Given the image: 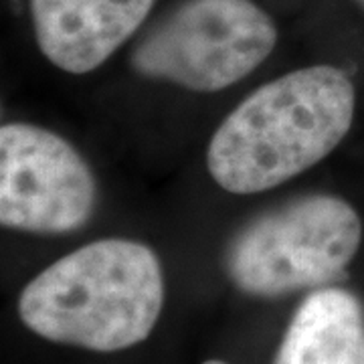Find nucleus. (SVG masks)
Masks as SVG:
<instances>
[{
	"label": "nucleus",
	"mask_w": 364,
	"mask_h": 364,
	"mask_svg": "<svg viewBox=\"0 0 364 364\" xmlns=\"http://www.w3.org/2000/svg\"><path fill=\"white\" fill-rule=\"evenodd\" d=\"M277 26L253 0H184L130 55L138 75L215 93L251 75L277 45Z\"/></svg>",
	"instance_id": "20e7f679"
},
{
	"label": "nucleus",
	"mask_w": 364,
	"mask_h": 364,
	"mask_svg": "<svg viewBox=\"0 0 364 364\" xmlns=\"http://www.w3.org/2000/svg\"><path fill=\"white\" fill-rule=\"evenodd\" d=\"M97 184L61 134L28 122L0 128V223L4 229L63 235L90 221Z\"/></svg>",
	"instance_id": "39448f33"
},
{
	"label": "nucleus",
	"mask_w": 364,
	"mask_h": 364,
	"mask_svg": "<svg viewBox=\"0 0 364 364\" xmlns=\"http://www.w3.org/2000/svg\"><path fill=\"white\" fill-rule=\"evenodd\" d=\"M354 2H356V4H358V6L364 11V0H354Z\"/></svg>",
	"instance_id": "9d476101"
},
{
	"label": "nucleus",
	"mask_w": 364,
	"mask_h": 364,
	"mask_svg": "<svg viewBox=\"0 0 364 364\" xmlns=\"http://www.w3.org/2000/svg\"><path fill=\"white\" fill-rule=\"evenodd\" d=\"M203 364H227V363H223V360H207V363H203Z\"/></svg>",
	"instance_id": "1a4fd4ad"
},
{
	"label": "nucleus",
	"mask_w": 364,
	"mask_h": 364,
	"mask_svg": "<svg viewBox=\"0 0 364 364\" xmlns=\"http://www.w3.org/2000/svg\"><path fill=\"white\" fill-rule=\"evenodd\" d=\"M364 342V310L342 287H320L287 326L273 364H354Z\"/></svg>",
	"instance_id": "0eeeda50"
},
{
	"label": "nucleus",
	"mask_w": 364,
	"mask_h": 364,
	"mask_svg": "<svg viewBox=\"0 0 364 364\" xmlns=\"http://www.w3.org/2000/svg\"><path fill=\"white\" fill-rule=\"evenodd\" d=\"M164 308V272L140 241L107 237L53 261L18 298V316L37 336L91 352L142 344Z\"/></svg>",
	"instance_id": "f03ea898"
},
{
	"label": "nucleus",
	"mask_w": 364,
	"mask_h": 364,
	"mask_svg": "<svg viewBox=\"0 0 364 364\" xmlns=\"http://www.w3.org/2000/svg\"><path fill=\"white\" fill-rule=\"evenodd\" d=\"M363 243V221L350 203L308 195L263 213L235 235L225 267L255 298H279L340 282Z\"/></svg>",
	"instance_id": "7ed1b4c3"
},
{
	"label": "nucleus",
	"mask_w": 364,
	"mask_h": 364,
	"mask_svg": "<svg viewBox=\"0 0 364 364\" xmlns=\"http://www.w3.org/2000/svg\"><path fill=\"white\" fill-rule=\"evenodd\" d=\"M354 364H364V342H363V346H360V352H358V356H356Z\"/></svg>",
	"instance_id": "6e6552de"
},
{
	"label": "nucleus",
	"mask_w": 364,
	"mask_h": 364,
	"mask_svg": "<svg viewBox=\"0 0 364 364\" xmlns=\"http://www.w3.org/2000/svg\"><path fill=\"white\" fill-rule=\"evenodd\" d=\"M356 109L352 79L310 65L249 93L213 134L210 178L231 195H259L328 158L348 136Z\"/></svg>",
	"instance_id": "f257e3e1"
},
{
	"label": "nucleus",
	"mask_w": 364,
	"mask_h": 364,
	"mask_svg": "<svg viewBox=\"0 0 364 364\" xmlns=\"http://www.w3.org/2000/svg\"><path fill=\"white\" fill-rule=\"evenodd\" d=\"M154 0H31L41 55L53 67L85 75L134 37Z\"/></svg>",
	"instance_id": "423d86ee"
}]
</instances>
